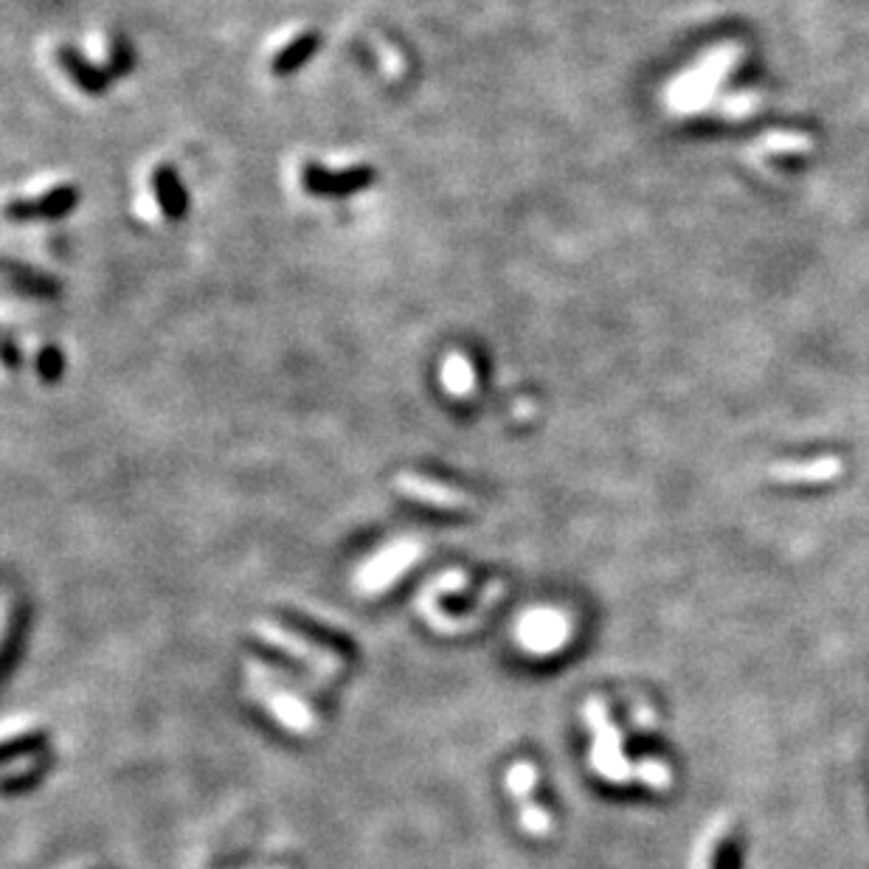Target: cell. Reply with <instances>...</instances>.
Here are the masks:
<instances>
[{"label": "cell", "instance_id": "9", "mask_svg": "<svg viewBox=\"0 0 869 869\" xmlns=\"http://www.w3.org/2000/svg\"><path fill=\"white\" fill-rule=\"evenodd\" d=\"M315 45H318V40H315L313 34H304V38H296V40H293V43H287L282 51H279L276 60H273V69H276L279 74L296 71L299 65H302V62L307 60L310 54H313Z\"/></svg>", "mask_w": 869, "mask_h": 869}, {"label": "cell", "instance_id": "3", "mask_svg": "<svg viewBox=\"0 0 869 869\" xmlns=\"http://www.w3.org/2000/svg\"><path fill=\"white\" fill-rule=\"evenodd\" d=\"M535 783L537 768L532 763H526V760H521V763H515L506 771V791L512 794V799L519 802L521 825H524V830L530 833L532 839H546L552 833V816L546 814L543 805H537V802L532 799Z\"/></svg>", "mask_w": 869, "mask_h": 869}, {"label": "cell", "instance_id": "15", "mask_svg": "<svg viewBox=\"0 0 869 869\" xmlns=\"http://www.w3.org/2000/svg\"><path fill=\"white\" fill-rule=\"evenodd\" d=\"M256 869H290V867H256Z\"/></svg>", "mask_w": 869, "mask_h": 869}, {"label": "cell", "instance_id": "7", "mask_svg": "<svg viewBox=\"0 0 869 869\" xmlns=\"http://www.w3.org/2000/svg\"><path fill=\"white\" fill-rule=\"evenodd\" d=\"M369 180V169H324L310 164L304 169V184H307L310 191H318V195H344V191L358 189Z\"/></svg>", "mask_w": 869, "mask_h": 869}, {"label": "cell", "instance_id": "12", "mask_svg": "<svg viewBox=\"0 0 869 869\" xmlns=\"http://www.w3.org/2000/svg\"><path fill=\"white\" fill-rule=\"evenodd\" d=\"M636 779H641V783L648 785V788L653 791H667L670 788V768H667L661 760H653V757H645L636 763Z\"/></svg>", "mask_w": 869, "mask_h": 869}, {"label": "cell", "instance_id": "13", "mask_svg": "<svg viewBox=\"0 0 869 869\" xmlns=\"http://www.w3.org/2000/svg\"><path fill=\"white\" fill-rule=\"evenodd\" d=\"M726 836V821H715V827H712L706 836H703V841L698 845V858H695V869H712V863H715L718 852H721V839Z\"/></svg>", "mask_w": 869, "mask_h": 869}, {"label": "cell", "instance_id": "11", "mask_svg": "<svg viewBox=\"0 0 869 869\" xmlns=\"http://www.w3.org/2000/svg\"><path fill=\"white\" fill-rule=\"evenodd\" d=\"M155 191H158V200L167 214H180L184 211V189H180L169 169L155 172Z\"/></svg>", "mask_w": 869, "mask_h": 869}, {"label": "cell", "instance_id": "8", "mask_svg": "<svg viewBox=\"0 0 869 869\" xmlns=\"http://www.w3.org/2000/svg\"><path fill=\"white\" fill-rule=\"evenodd\" d=\"M74 206V189L71 186H54V189L43 191L40 198L31 200H18L12 203V214L20 217H31V214H62Z\"/></svg>", "mask_w": 869, "mask_h": 869}, {"label": "cell", "instance_id": "1", "mask_svg": "<svg viewBox=\"0 0 869 869\" xmlns=\"http://www.w3.org/2000/svg\"><path fill=\"white\" fill-rule=\"evenodd\" d=\"M583 718H586L588 729L594 734L591 743V768L597 771L599 777L608 779L614 785H625L630 779H636V765L625 757V746H622V732L614 726L608 712V703L603 698H591V701L583 706Z\"/></svg>", "mask_w": 869, "mask_h": 869}, {"label": "cell", "instance_id": "4", "mask_svg": "<svg viewBox=\"0 0 869 869\" xmlns=\"http://www.w3.org/2000/svg\"><path fill=\"white\" fill-rule=\"evenodd\" d=\"M395 490L408 501H417L422 506H431V510H442V512H468L473 510L475 501L470 499L464 490L448 488V484H439L433 479H422V475L413 473H400L395 479Z\"/></svg>", "mask_w": 869, "mask_h": 869}, {"label": "cell", "instance_id": "10", "mask_svg": "<svg viewBox=\"0 0 869 869\" xmlns=\"http://www.w3.org/2000/svg\"><path fill=\"white\" fill-rule=\"evenodd\" d=\"M442 380L444 386H448V391H453V395H468V391L473 389V366H470L462 355H450L442 369Z\"/></svg>", "mask_w": 869, "mask_h": 869}, {"label": "cell", "instance_id": "2", "mask_svg": "<svg viewBox=\"0 0 869 869\" xmlns=\"http://www.w3.org/2000/svg\"><path fill=\"white\" fill-rule=\"evenodd\" d=\"M251 630L260 636L262 641H268V645L279 648L282 653H287L290 659L302 661V664L310 667L313 672H321V676H341V672H344V659H341L338 653L321 648V645L310 641L307 636L284 628V625L273 622V619H253Z\"/></svg>", "mask_w": 869, "mask_h": 869}, {"label": "cell", "instance_id": "6", "mask_svg": "<svg viewBox=\"0 0 869 869\" xmlns=\"http://www.w3.org/2000/svg\"><path fill=\"white\" fill-rule=\"evenodd\" d=\"M268 710L276 715V721L282 726H287L290 732L296 734H313L318 729V718L313 715L307 703L299 701L296 695H287V692H271V695H262Z\"/></svg>", "mask_w": 869, "mask_h": 869}, {"label": "cell", "instance_id": "14", "mask_svg": "<svg viewBox=\"0 0 869 869\" xmlns=\"http://www.w3.org/2000/svg\"><path fill=\"white\" fill-rule=\"evenodd\" d=\"M40 760H43V754H40V752H29V754H23V757L7 760V768H3V779H7V783H14V779H18V777H23V774H29V771L38 768Z\"/></svg>", "mask_w": 869, "mask_h": 869}, {"label": "cell", "instance_id": "5", "mask_svg": "<svg viewBox=\"0 0 869 869\" xmlns=\"http://www.w3.org/2000/svg\"><path fill=\"white\" fill-rule=\"evenodd\" d=\"M568 619L557 610H535L530 617L524 619V630H521V639H524L526 648L532 653H555L561 645L568 641Z\"/></svg>", "mask_w": 869, "mask_h": 869}]
</instances>
